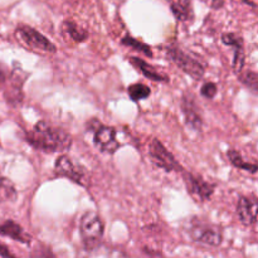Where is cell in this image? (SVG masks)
Returning <instances> with one entry per match:
<instances>
[{"mask_svg":"<svg viewBox=\"0 0 258 258\" xmlns=\"http://www.w3.org/2000/svg\"><path fill=\"white\" fill-rule=\"evenodd\" d=\"M25 140L30 146L44 153H63L72 145V138L67 131L45 121H38L33 130L27 133Z\"/></svg>","mask_w":258,"mask_h":258,"instance_id":"cell-1","label":"cell"},{"mask_svg":"<svg viewBox=\"0 0 258 258\" xmlns=\"http://www.w3.org/2000/svg\"><path fill=\"white\" fill-rule=\"evenodd\" d=\"M103 233H105V224L101 217L93 211L86 212L80 223V234L85 248L88 251L101 244Z\"/></svg>","mask_w":258,"mask_h":258,"instance_id":"cell-2","label":"cell"},{"mask_svg":"<svg viewBox=\"0 0 258 258\" xmlns=\"http://www.w3.org/2000/svg\"><path fill=\"white\" fill-rule=\"evenodd\" d=\"M186 232L194 242L206 246L219 247L223 242V233L219 227L199 219H193L189 222Z\"/></svg>","mask_w":258,"mask_h":258,"instance_id":"cell-3","label":"cell"},{"mask_svg":"<svg viewBox=\"0 0 258 258\" xmlns=\"http://www.w3.org/2000/svg\"><path fill=\"white\" fill-rule=\"evenodd\" d=\"M87 130L92 131L93 134V144L100 151L106 154L116 153L120 144L116 139V128L111 126H106L101 123L100 121L92 118L87 123Z\"/></svg>","mask_w":258,"mask_h":258,"instance_id":"cell-4","label":"cell"},{"mask_svg":"<svg viewBox=\"0 0 258 258\" xmlns=\"http://www.w3.org/2000/svg\"><path fill=\"white\" fill-rule=\"evenodd\" d=\"M166 55L174 64L178 66L184 73L190 76L193 80L198 81L203 78L204 73H206L204 66L198 59L184 52L178 45H169L166 48Z\"/></svg>","mask_w":258,"mask_h":258,"instance_id":"cell-5","label":"cell"},{"mask_svg":"<svg viewBox=\"0 0 258 258\" xmlns=\"http://www.w3.org/2000/svg\"><path fill=\"white\" fill-rule=\"evenodd\" d=\"M15 35L18 39L25 45V47L30 48V49L39 50V52L44 53H55L57 48L55 45L48 39L47 37L38 32L34 28L29 27L27 24H20L18 25L15 29Z\"/></svg>","mask_w":258,"mask_h":258,"instance_id":"cell-6","label":"cell"},{"mask_svg":"<svg viewBox=\"0 0 258 258\" xmlns=\"http://www.w3.org/2000/svg\"><path fill=\"white\" fill-rule=\"evenodd\" d=\"M149 156L158 168L165 171H183V168L175 160L173 154L158 139H153L149 144Z\"/></svg>","mask_w":258,"mask_h":258,"instance_id":"cell-7","label":"cell"},{"mask_svg":"<svg viewBox=\"0 0 258 258\" xmlns=\"http://www.w3.org/2000/svg\"><path fill=\"white\" fill-rule=\"evenodd\" d=\"M184 181L188 191L193 198H196L199 202H207L212 198L214 194L216 185L206 179L202 178L201 175H196L193 173H184Z\"/></svg>","mask_w":258,"mask_h":258,"instance_id":"cell-8","label":"cell"},{"mask_svg":"<svg viewBox=\"0 0 258 258\" xmlns=\"http://www.w3.org/2000/svg\"><path fill=\"white\" fill-rule=\"evenodd\" d=\"M54 171L58 176H64L70 180L75 181L78 185L86 186V179H87V174H86L85 169L81 168L80 165H76L67 155H60L57 159L54 164Z\"/></svg>","mask_w":258,"mask_h":258,"instance_id":"cell-9","label":"cell"},{"mask_svg":"<svg viewBox=\"0 0 258 258\" xmlns=\"http://www.w3.org/2000/svg\"><path fill=\"white\" fill-rule=\"evenodd\" d=\"M25 80H27V73L23 72L20 67H18V70L14 68L10 72L9 78L7 80L9 81V85L5 91V98L10 105L17 106L23 101V85H24Z\"/></svg>","mask_w":258,"mask_h":258,"instance_id":"cell-10","label":"cell"},{"mask_svg":"<svg viewBox=\"0 0 258 258\" xmlns=\"http://www.w3.org/2000/svg\"><path fill=\"white\" fill-rule=\"evenodd\" d=\"M181 111H183L186 126L194 131H201L203 127V117H202L198 105L189 95H185L181 100Z\"/></svg>","mask_w":258,"mask_h":258,"instance_id":"cell-11","label":"cell"},{"mask_svg":"<svg viewBox=\"0 0 258 258\" xmlns=\"http://www.w3.org/2000/svg\"><path fill=\"white\" fill-rule=\"evenodd\" d=\"M222 42L226 45H229L234 49L233 68L237 73H241L244 67V45L243 38L237 33H224L222 35Z\"/></svg>","mask_w":258,"mask_h":258,"instance_id":"cell-12","label":"cell"},{"mask_svg":"<svg viewBox=\"0 0 258 258\" xmlns=\"http://www.w3.org/2000/svg\"><path fill=\"white\" fill-rule=\"evenodd\" d=\"M237 216L243 226H253L257 221V201L251 197H241L237 203Z\"/></svg>","mask_w":258,"mask_h":258,"instance_id":"cell-13","label":"cell"},{"mask_svg":"<svg viewBox=\"0 0 258 258\" xmlns=\"http://www.w3.org/2000/svg\"><path fill=\"white\" fill-rule=\"evenodd\" d=\"M0 234L23 244H30V242H32L30 234L27 233L20 224L12 221V219H7L3 223H0Z\"/></svg>","mask_w":258,"mask_h":258,"instance_id":"cell-14","label":"cell"},{"mask_svg":"<svg viewBox=\"0 0 258 258\" xmlns=\"http://www.w3.org/2000/svg\"><path fill=\"white\" fill-rule=\"evenodd\" d=\"M128 62L131 63L133 67H135L144 77H146L148 80L155 81V82H168L169 78L165 75L159 72L158 70L153 67L151 64H149L148 62H145L144 59L139 57H128Z\"/></svg>","mask_w":258,"mask_h":258,"instance_id":"cell-15","label":"cell"},{"mask_svg":"<svg viewBox=\"0 0 258 258\" xmlns=\"http://www.w3.org/2000/svg\"><path fill=\"white\" fill-rule=\"evenodd\" d=\"M83 258H130L122 249L107 244H98L93 248L88 249Z\"/></svg>","mask_w":258,"mask_h":258,"instance_id":"cell-16","label":"cell"},{"mask_svg":"<svg viewBox=\"0 0 258 258\" xmlns=\"http://www.w3.org/2000/svg\"><path fill=\"white\" fill-rule=\"evenodd\" d=\"M170 9L179 22H190L194 19V10L190 0H175L170 4Z\"/></svg>","mask_w":258,"mask_h":258,"instance_id":"cell-17","label":"cell"},{"mask_svg":"<svg viewBox=\"0 0 258 258\" xmlns=\"http://www.w3.org/2000/svg\"><path fill=\"white\" fill-rule=\"evenodd\" d=\"M62 30L64 34L68 35V38H71L76 43L85 42L88 37V33L83 28H81L77 23L72 22V20H66V22H63Z\"/></svg>","mask_w":258,"mask_h":258,"instance_id":"cell-18","label":"cell"},{"mask_svg":"<svg viewBox=\"0 0 258 258\" xmlns=\"http://www.w3.org/2000/svg\"><path fill=\"white\" fill-rule=\"evenodd\" d=\"M18 198L15 185L8 178L0 176V204L14 203Z\"/></svg>","mask_w":258,"mask_h":258,"instance_id":"cell-19","label":"cell"},{"mask_svg":"<svg viewBox=\"0 0 258 258\" xmlns=\"http://www.w3.org/2000/svg\"><path fill=\"white\" fill-rule=\"evenodd\" d=\"M227 156H228V160L231 161L232 165L237 169H242V170H246L251 174H256L258 170V166L256 163H247L243 158H242L241 154L238 153L234 149H231L227 153Z\"/></svg>","mask_w":258,"mask_h":258,"instance_id":"cell-20","label":"cell"},{"mask_svg":"<svg viewBox=\"0 0 258 258\" xmlns=\"http://www.w3.org/2000/svg\"><path fill=\"white\" fill-rule=\"evenodd\" d=\"M121 44L133 48L134 50H138V52L143 53V54L148 55V57H153V50H151L150 45L141 42V40L135 39V38H133L131 35H125V37L121 39Z\"/></svg>","mask_w":258,"mask_h":258,"instance_id":"cell-21","label":"cell"},{"mask_svg":"<svg viewBox=\"0 0 258 258\" xmlns=\"http://www.w3.org/2000/svg\"><path fill=\"white\" fill-rule=\"evenodd\" d=\"M127 93L133 101H141L148 98L151 95L150 87H148L144 83H134V85L128 86Z\"/></svg>","mask_w":258,"mask_h":258,"instance_id":"cell-22","label":"cell"},{"mask_svg":"<svg viewBox=\"0 0 258 258\" xmlns=\"http://www.w3.org/2000/svg\"><path fill=\"white\" fill-rule=\"evenodd\" d=\"M239 75V81L243 83L244 86L252 90L253 92H257L258 91V76L254 71H244V72L238 73Z\"/></svg>","mask_w":258,"mask_h":258,"instance_id":"cell-23","label":"cell"},{"mask_svg":"<svg viewBox=\"0 0 258 258\" xmlns=\"http://www.w3.org/2000/svg\"><path fill=\"white\" fill-rule=\"evenodd\" d=\"M217 92H218V88H217L216 83L213 82H206L201 88V93L203 97L212 100V98L216 97Z\"/></svg>","mask_w":258,"mask_h":258,"instance_id":"cell-24","label":"cell"},{"mask_svg":"<svg viewBox=\"0 0 258 258\" xmlns=\"http://www.w3.org/2000/svg\"><path fill=\"white\" fill-rule=\"evenodd\" d=\"M32 258H57L53 254V252L50 251L48 247L40 246L38 248H35L32 253Z\"/></svg>","mask_w":258,"mask_h":258,"instance_id":"cell-25","label":"cell"},{"mask_svg":"<svg viewBox=\"0 0 258 258\" xmlns=\"http://www.w3.org/2000/svg\"><path fill=\"white\" fill-rule=\"evenodd\" d=\"M0 258H18L15 254L10 252V249L5 246L4 243L0 242Z\"/></svg>","mask_w":258,"mask_h":258,"instance_id":"cell-26","label":"cell"},{"mask_svg":"<svg viewBox=\"0 0 258 258\" xmlns=\"http://www.w3.org/2000/svg\"><path fill=\"white\" fill-rule=\"evenodd\" d=\"M224 5V0H212V8L213 9H221Z\"/></svg>","mask_w":258,"mask_h":258,"instance_id":"cell-27","label":"cell"},{"mask_svg":"<svg viewBox=\"0 0 258 258\" xmlns=\"http://www.w3.org/2000/svg\"><path fill=\"white\" fill-rule=\"evenodd\" d=\"M5 81H7V72L3 68H0V83L5 82Z\"/></svg>","mask_w":258,"mask_h":258,"instance_id":"cell-28","label":"cell"}]
</instances>
